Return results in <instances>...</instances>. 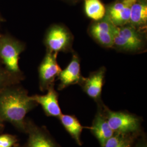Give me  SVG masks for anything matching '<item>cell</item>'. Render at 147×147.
Listing matches in <instances>:
<instances>
[{"label":"cell","instance_id":"6da1fadb","mask_svg":"<svg viewBox=\"0 0 147 147\" xmlns=\"http://www.w3.org/2000/svg\"><path fill=\"white\" fill-rule=\"evenodd\" d=\"M36 104L24 90H7L0 94V116L22 127L25 116Z\"/></svg>","mask_w":147,"mask_h":147},{"label":"cell","instance_id":"7a4b0ae2","mask_svg":"<svg viewBox=\"0 0 147 147\" xmlns=\"http://www.w3.org/2000/svg\"><path fill=\"white\" fill-rule=\"evenodd\" d=\"M147 47V33L140 31L129 24L117 27L112 47L124 53L144 52Z\"/></svg>","mask_w":147,"mask_h":147},{"label":"cell","instance_id":"3957f363","mask_svg":"<svg viewBox=\"0 0 147 147\" xmlns=\"http://www.w3.org/2000/svg\"><path fill=\"white\" fill-rule=\"evenodd\" d=\"M25 48V44L15 38L9 36H0V59L8 73H20L19 61Z\"/></svg>","mask_w":147,"mask_h":147},{"label":"cell","instance_id":"277c9868","mask_svg":"<svg viewBox=\"0 0 147 147\" xmlns=\"http://www.w3.org/2000/svg\"><path fill=\"white\" fill-rule=\"evenodd\" d=\"M74 37L71 32L63 25L55 24L46 32L44 42L47 51L58 54L68 53L72 50Z\"/></svg>","mask_w":147,"mask_h":147},{"label":"cell","instance_id":"5b68a950","mask_svg":"<svg viewBox=\"0 0 147 147\" xmlns=\"http://www.w3.org/2000/svg\"><path fill=\"white\" fill-rule=\"evenodd\" d=\"M116 30L117 27L105 15V17L100 20L92 21L88 27V32L100 46L112 48Z\"/></svg>","mask_w":147,"mask_h":147},{"label":"cell","instance_id":"8992f818","mask_svg":"<svg viewBox=\"0 0 147 147\" xmlns=\"http://www.w3.org/2000/svg\"><path fill=\"white\" fill-rule=\"evenodd\" d=\"M57 55L47 51L39 67L40 87L42 90H47L51 86L53 85L55 79L58 77L62 70L57 61Z\"/></svg>","mask_w":147,"mask_h":147},{"label":"cell","instance_id":"52a82bcc","mask_svg":"<svg viewBox=\"0 0 147 147\" xmlns=\"http://www.w3.org/2000/svg\"><path fill=\"white\" fill-rule=\"evenodd\" d=\"M106 119L114 132L130 134L136 131L140 126L136 117L125 112L106 111Z\"/></svg>","mask_w":147,"mask_h":147},{"label":"cell","instance_id":"ba28073f","mask_svg":"<svg viewBox=\"0 0 147 147\" xmlns=\"http://www.w3.org/2000/svg\"><path fill=\"white\" fill-rule=\"evenodd\" d=\"M106 70L105 67H101L88 78L83 77L80 83L85 93L96 102L100 101Z\"/></svg>","mask_w":147,"mask_h":147},{"label":"cell","instance_id":"9c48e42d","mask_svg":"<svg viewBox=\"0 0 147 147\" xmlns=\"http://www.w3.org/2000/svg\"><path fill=\"white\" fill-rule=\"evenodd\" d=\"M60 84L59 90H62L70 85L80 84L83 76L81 74L80 59L78 54L74 53L71 62L58 75Z\"/></svg>","mask_w":147,"mask_h":147},{"label":"cell","instance_id":"30bf717a","mask_svg":"<svg viewBox=\"0 0 147 147\" xmlns=\"http://www.w3.org/2000/svg\"><path fill=\"white\" fill-rule=\"evenodd\" d=\"M131 5L121 0H116L106 5V16L116 27L129 23Z\"/></svg>","mask_w":147,"mask_h":147},{"label":"cell","instance_id":"8fae6325","mask_svg":"<svg viewBox=\"0 0 147 147\" xmlns=\"http://www.w3.org/2000/svg\"><path fill=\"white\" fill-rule=\"evenodd\" d=\"M32 99L42 106L47 116L59 117L62 115L58 100V94L53 88V85L47 89V93L44 95H35Z\"/></svg>","mask_w":147,"mask_h":147},{"label":"cell","instance_id":"7c38bea8","mask_svg":"<svg viewBox=\"0 0 147 147\" xmlns=\"http://www.w3.org/2000/svg\"><path fill=\"white\" fill-rule=\"evenodd\" d=\"M128 24L140 31L147 33V0H137L131 5Z\"/></svg>","mask_w":147,"mask_h":147},{"label":"cell","instance_id":"4fadbf2b","mask_svg":"<svg viewBox=\"0 0 147 147\" xmlns=\"http://www.w3.org/2000/svg\"><path fill=\"white\" fill-rule=\"evenodd\" d=\"M91 130L99 141L101 147H104L105 142L115 133L109 125L106 117L99 112L95 117Z\"/></svg>","mask_w":147,"mask_h":147},{"label":"cell","instance_id":"5bb4252c","mask_svg":"<svg viewBox=\"0 0 147 147\" xmlns=\"http://www.w3.org/2000/svg\"><path fill=\"white\" fill-rule=\"evenodd\" d=\"M63 126L75 141L79 145H81V134L84 128L74 116L62 114L59 117Z\"/></svg>","mask_w":147,"mask_h":147},{"label":"cell","instance_id":"9a60e30c","mask_svg":"<svg viewBox=\"0 0 147 147\" xmlns=\"http://www.w3.org/2000/svg\"><path fill=\"white\" fill-rule=\"evenodd\" d=\"M86 16L92 21H98L106 15V5L100 0H84Z\"/></svg>","mask_w":147,"mask_h":147},{"label":"cell","instance_id":"2e32d148","mask_svg":"<svg viewBox=\"0 0 147 147\" xmlns=\"http://www.w3.org/2000/svg\"><path fill=\"white\" fill-rule=\"evenodd\" d=\"M28 147H57L42 132L37 129L30 132Z\"/></svg>","mask_w":147,"mask_h":147},{"label":"cell","instance_id":"e0dca14e","mask_svg":"<svg viewBox=\"0 0 147 147\" xmlns=\"http://www.w3.org/2000/svg\"><path fill=\"white\" fill-rule=\"evenodd\" d=\"M132 143L133 137L130 134L115 132L104 147H131Z\"/></svg>","mask_w":147,"mask_h":147},{"label":"cell","instance_id":"ac0fdd59","mask_svg":"<svg viewBox=\"0 0 147 147\" xmlns=\"http://www.w3.org/2000/svg\"><path fill=\"white\" fill-rule=\"evenodd\" d=\"M16 142L14 137L9 135L0 136V147H11Z\"/></svg>","mask_w":147,"mask_h":147},{"label":"cell","instance_id":"d6986e66","mask_svg":"<svg viewBox=\"0 0 147 147\" xmlns=\"http://www.w3.org/2000/svg\"><path fill=\"white\" fill-rule=\"evenodd\" d=\"M10 74L5 69L0 67V87L5 83Z\"/></svg>","mask_w":147,"mask_h":147},{"label":"cell","instance_id":"ffe728a7","mask_svg":"<svg viewBox=\"0 0 147 147\" xmlns=\"http://www.w3.org/2000/svg\"><path fill=\"white\" fill-rule=\"evenodd\" d=\"M121 1L129 4V5H131L134 3H135L137 0H121Z\"/></svg>","mask_w":147,"mask_h":147},{"label":"cell","instance_id":"44dd1931","mask_svg":"<svg viewBox=\"0 0 147 147\" xmlns=\"http://www.w3.org/2000/svg\"><path fill=\"white\" fill-rule=\"evenodd\" d=\"M63 1H67V2H71V3H72V2H73V3H76V2H78V1H81V0H63Z\"/></svg>","mask_w":147,"mask_h":147},{"label":"cell","instance_id":"7402d4cb","mask_svg":"<svg viewBox=\"0 0 147 147\" xmlns=\"http://www.w3.org/2000/svg\"><path fill=\"white\" fill-rule=\"evenodd\" d=\"M3 21H4V19H3V18L2 17V16H1V14H0V22Z\"/></svg>","mask_w":147,"mask_h":147}]
</instances>
